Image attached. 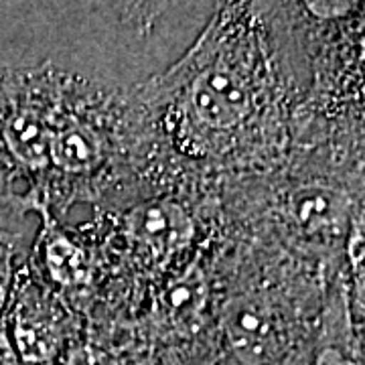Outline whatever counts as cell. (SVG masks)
<instances>
[{"label":"cell","mask_w":365,"mask_h":365,"mask_svg":"<svg viewBox=\"0 0 365 365\" xmlns=\"http://www.w3.org/2000/svg\"><path fill=\"white\" fill-rule=\"evenodd\" d=\"M246 69L217 59L193 81L189 112L201 128L215 134L237 128L254 108V93Z\"/></svg>","instance_id":"1"},{"label":"cell","mask_w":365,"mask_h":365,"mask_svg":"<svg viewBox=\"0 0 365 365\" xmlns=\"http://www.w3.org/2000/svg\"><path fill=\"white\" fill-rule=\"evenodd\" d=\"M130 232L144 248L163 256L177 252L189 242L191 223L179 207L160 203L138 209L130 217Z\"/></svg>","instance_id":"2"},{"label":"cell","mask_w":365,"mask_h":365,"mask_svg":"<svg viewBox=\"0 0 365 365\" xmlns=\"http://www.w3.org/2000/svg\"><path fill=\"white\" fill-rule=\"evenodd\" d=\"M102 157V140L91 126L67 118L53 124L49 160L57 169L71 175L96 169Z\"/></svg>","instance_id":"3"},{"label":"cell","mask_w":365,"mask_h":365,"mask_svg":"<svg viewBox=\"0 0 365 365\" xmlns=\"http://www.w3.org/2000/svg\"><path fill=\"white\" fill-rule=\"evenodd\" d=\"M323 333L319 343L292 359V365H364L361 341L351 335L347 319H333Z\"/></svg>","instance_id":"4"},{"label":"cell","mask_w":365,"mask_h":365,"mask_svg":"<svg viewBox=\"0 0 365 365\" xmlns=\"http://www.w3.org/2000/svg\"><path fill=\"white\" fill-rule=\"evenodd\" d=\"M47 264L53 278L63 284H78L86 274L83 252L66 237H55L47 246Z\"/></svg>","instance_id":"5"},{"label":"cell","mask_w":365,"mask_h":365,"mask_svg":"<svg viewBox=\"0 0 365 365\" xmlns=\"http://www.w3.org/2000/svg\"><path fill=\"white\" fill-rule=\"evenodd\" d=\"M349 256H351L353 268L355 272H359V280L364 282V230L359 225L357 232L351 234V242H349Z\"/></svg>","instance_id":"6"},{"label":"cell","mask_w":365,"mask_h":365,"mask_svg":"<svg viewBox=\"0 0 365 365\" xmlns=\"http://www.w3.org/2000/svg\"><path fill=\"white\" fill-rule=\"evenodd\" d=\"M307 6L311 9L313 14H319L321 19H325V16H339V14L345 13V9L349 4H341V2H309Z\"/></svg>","instance_id":"7"}]
</instances>
